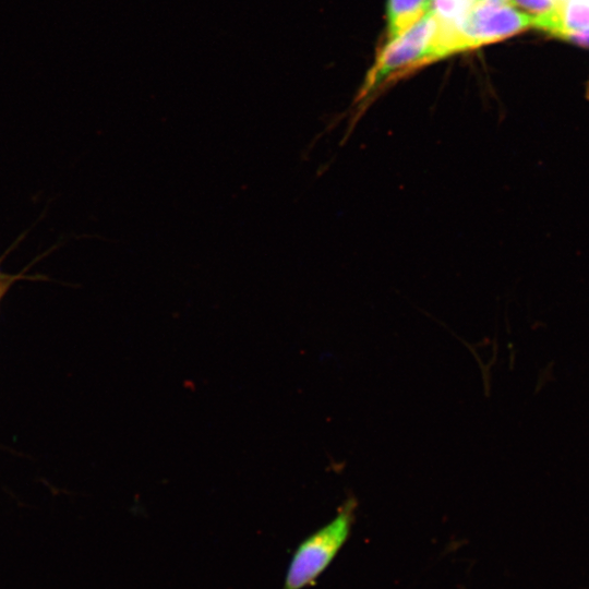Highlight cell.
Returning <instances> with one entry per match:
<instances>
[{
	"instance_id": "6da1fadb",
	"label": "cell",
	"mask_w": 589,
	"mask_h": 589,
	"mask_svg": "<svg viewBox=\"0 0 589 589\" xmlns=\"http://www.w3.org/2000/svg\"><path fill=\"white\" fill-rule=\"evenodd\" d=\"M441 20L430 11L401 35L387 41L377 55L354 98V117L359 118L368 101L393 79L442 59L440 50Z\"/></svg>"
},
{
	"instance_id": "7a4b0ae2",
	"label": "cell",
	"mask_w": 589,
	"mask_h": 589,
	"mask_svg": "<svg viewBox=\"0 0 589 589\" xmlns=\"http://www.w3.org/2000/svg\"><path fill=\"white\" fill-rule=\"evenodd\" d=\"M530 27L532 19L513 4L478 1L457 21L441 20L442 52L446 58L503 40Z\"/></svg>"
},
{
	"instance_id": "3957f363",
	"label": "cell",
	"mask_w": 589,
	"mask_h": 589,
	"mask_svg": "<svg viewBox=\"0 0 589 589\" xmlns=\"http://www.w3.org/2000/svg\"><path fill=\"white\" fill-rule=\"evenodd\" d=\"M354 497H348L327 524L305 537L294 549L281 589H306L315 586L347 543L356 520Z\"/></svg>"
},
{
	"instance_id": "277c9868",
	"label": "cell",
	"mask_w": 589,
	"mask_h": 589,
	"mask_svg": "<svg viewBox=\"0 0 589 589\" xmlns=\"http://www.w3.org/2000/svg\"><path fill=\"white\" fill-rule=\"evenodd\" d=\"M532 27L566 39L589 28V0H563L549 14L532 20Z\"/></svg>"
},
{
	"instance_id": "5b68a950",
	"label": "cell",
	"mask_w": 589,
	"mask_h": 589,
	"mask_svg": "<svg viewBox=\"0 0 589 589\" xmlns=\"http://www.w3.org/2000/svg\"><path fill=\"white\" fill-rule=\"evenodd\" d=\"M432 8V0H387V39L401 35Z\"/></svg>"
},
{
	"instance_id": "8992f818",
	"label": "cell",
	"mask_w": 589,
	"mask_h": 589,
	"mask_svg": "<svg viewBox=\"0 0 589 589\" xmlns=\"http://www.w3.org/2000/svg\"><path fill=\"white\" fill-rule=\"evenodd\" d=\"M560 2L561 0H512L510 4L536 20L555 10Z\"/></svg>"
},
{
	"instance_id": "52a82bcc",
	"label": "cell",
	"mask_w": 589,
	"mask_h": 589,
	"mask_svg": "<svg viewBox=\"0 0 589 589\" xmlns=\"http://www.w3.org/2000/svg\"><path fill=\"white\" fill-rule=\"evenodd\" d=\"M566 39L585 47H589V28L568 36Z\"/></svg>"
},
{
	"instance_id": "ba28073f",
	"label": "cell",
	"mask_w": 589,
	"mask_h": 589,
	"mask_svg": "<svg viewBox=\"0 0 589 589\" xmlns=\"http://www.w3.org/2000/svg\"><path fill=\"white\" fill-rule=\"evenodd\" d=\"M478 1L489 2V3H497V4H510L512 0H478Z\"/></svg>"
},
{
	"instance_id": "9c48e42d",
	"label": "cell",
	"mask_w": 589,
	"mask_h": 589,
	"mask_svg": "<svg viewBox=\"0 0 589 589\" xmlns=\"http://www.w3.org/2000/svg\"><path fill=\"white\" fill-rule=\"evenodd\" d=\"M561 1H563V0H561Z\"/></svg>"
}]
</instances>
